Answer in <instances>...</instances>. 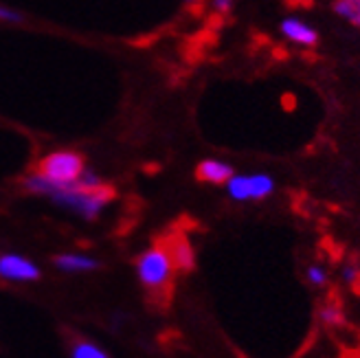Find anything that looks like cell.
Masks as SVG:
<instances>
[{"label":"cell","instance_id":"cell-1","mask_svg":"<svg viewBox=\"0 0 360 358\" xmlns=\"http://www.w3.org/2000/svg\"><path fill=\"white\" fill-rule=\"evenodd\" d=\"M25 187L33 193H42L51 198L56 205L75 211L77 216L86 220H95L99 211L115 198V189L99 185V187H86L79 178L73 183H56L40 176L38 172L25 178Z\"/></svg>","mask_w":360,"mask_h":358},{"label":"cell","instance_id":"cell-2","mask_svg":"<svg viewBox=\"0 0 360 358\" xmlns=\"http://www.w3.org/2000/svg\"><path fill=\"white\" fill-rule=\"evenodd\" d=\"M174 273H176V266L169 255L167 244H154L146 253H141L136 260L139 281L146 286L150 293L160 295L163 290H167L172 286Z\"/></svg>","mask_w":360,"mask_h":358},{"label":"cell","instance_id":"cell-3","mask_svg":"<svg viewBox=\"0 0 360 358\" xmlns=\"http://www.w3.org/2000/svg\"><path fill=\"white\" fill-rule=\"evenodd\" d=\"M84 156L70 150H58L44 156L38 163V174L56 183H73L84 174Z\"/></svg>","mask_w":360,"mask_h":358},{"label":"cell","instance_id":"cell-4","mask_svg":"<svg viewBox=\"0 0 360 358\" xmlns=\"http://www.w3.org/2000/svg\"><path fill=\"white\" fill-rule=\"evenodd\" d=\"M233 200H264L275 191V181L268 174H233L224 183Z\"/></svg>","mask_w":360,"mask_h":358},{"label":"cell","instance_id":"cell-5","mask_svg":"<svg viewBox=\"0 0 360 358\" xmlns=\"http://www.w3.org/2000/svg\"><path fill=\"white\" fill-rule=\"evenodd\" d=\"M40 275V268L22 255H0V277L7 281H35Z\"/></svg>","mask_w":360,"mask_h":358},{"label":"cell","instance_id":"cell-6","mask_svg":"<svg viewBox=\"0 0 360 358\" xmlns=\"http://www.w3.org/2000/svg\"><path fill=\"white\" fill-rule=\"evenodd\" d=\"M236 174L233 167L224 160L218 158H205L200 165L195 167V178L202 183H213V185H224L229 178Z\"/></svg>","mask_w":360,"mask_h":358},{"label":"cell","instance_id":"cell-7","mask_svg":"<svg viewBox=\"0 0 360 358\" xmlns=\"http://www.w3.org/2000/svg\"><path fill=\"white\" fill-rule=\"evenodd\" d=\"M281 33L288 40L301 46H314L319 42V33L310 25H305L299 18H285L281 23Z\"/></svg>","mask_w":360,"mask_h":358},{"label":"cell","instance_id":"cell-8","mask_svg":"<svg viewBox=\"0 0 360 358\" xmlns=\"http://www.w3.org/2000/svg\"><path fill=\"white\" fill-rule=\"evenodd\" d=\"M167 248H169V255H172V260H174L176 271H180V273H189V271H193V266H195V255H193V248H191V244H189L187 238L176 236Z\"/></svg>","mask_w":360,"mask_h":358},{"label":"cell","instance_id":"cell-9","mask_svg":"<svg viewBox=\"0 0 360 358\" xmlns=\"http://www.w3.org/2000/svg\"><path fill=\"white\" fill-rule=\"evenodd\" d=\"M56 266L64 273H88L99 268V262L86 255H77V253H64L56 257Z\"/></svg>","mask_w":360,"mask_h":358},{"label":"cell","instance_id":"cell-10","mask_svg":"<svg viewBox=\"0 0 360 358\" xmlns=\"http://www.w3.org/2000/svg\"><path fill=\"white\" fill-rule=\"evenodd\" d=\"M332 9L336 15H340L343 20L360 29V0H336Z\"/></svg>","mask_w":360,"mask_h":358},{"label":"cell","instance_id":"cell-11","mask_svg":"<svg viewBox=\"0 0 360 358\" xmlns=\"http://www.w3.org/2000/svg\"><path fill=\"white\" fill-rule=\"evenodd\" d=\"M319 317L328 328H338V326L345 324V312H343V308L338 306V303H328V306H323Z\"/></svg>","mask_w":360,"mask_h":358},{"label":"cell","instance_id":"cell-12","mask_svg":"<svg viewBox=\"0 0 360 358\" xmlns=\"http://www.w3.org/2000/svg\"><path fill=\"white\" fill-rule=\"evenodd\" d=\"M70 356L73 358H105V350H101L95 343H88V341H79L77 345L70 347Z\"/></svg>","mask_w":360,"mask_h":358},{"label":"cell","instance_id":"cell-13","mask_svg":"<svg viewBox=\"0 0 360 358\" xmlns=\"http://www.w3.org/2000/svg\"><path fill=\"white\" fill-rule=\"evenodd\" d=\"M305 277H308V281L312 286H326L328 283V273H326V268H321V266H310L308 271H305Z\"/></svg>","mask_w":360,"mask_h":358},{"label":"cell","instance_id":"cell-14","mask_svg":"<svg viewBox=\"0 0 360 358\" xmlns=\"http://www.w3.org/2000/svg\"><path fill=\"white\" fill-rule=\"evenodd\" d=\"M0 20H5V23H22V15L13 11V9H7L0 5Z\"/></svg>","mask_w":360,"mask_h":358},{"label":"cell","instance_id":"cell-15","mask_svg":"<svg viewBox=\"0 0 360 358\" xmlns=\"http://www.w3.org/2000/svg\"><path fill=\"white\" fill-rule=\"evenodd\" d=\"M211 5L215 11H220V13H229L233 9V0H211Z\"/></svg>","mask_w":360,"mask_h":358},{"label":"cell","instance_id":"cell-16","mask_svg":"<svg viewBox=\"0 0 360 358\" xmlns=\"http://www.w3.org/2000/svg\"><path fill=\"white\" fill-rule=\"evenodd\" d=\"M358 273H360V271H358V266H356V264H347V266L343 268V277H345L349 283H354V279L358 277Z\"/></svg>","mask_w":360,"mask_h":358},{"label":"cell","instance_id":"cell-17","mask_svg":"<svg viewBox=\"0 0 360 358\" xmlns=\"http://www.w3.org/2000/svg\"><path fill=\"white\" fill-rule=\"evenodd\" d=\"M283 103L288 106L285 110H295V103H297V99H295L292 95H285V97H283Z\"/></svg>","mask_w":360,"mask_h":358},{"label":"cell","instance_id":"cell-18","mask_svg":"<svg viewBox=\"0 0 360 358\" xmlns=\"http://www.w3.org/2000/svg\"><path fill=\"white\" fill-rule=\"evenodd\" d=\"M352 286H354V290H356V295H360V273H358V277L354 279V283H352Z\"/></svg>","mask_w":360,"mask_h":358},{"label":"cell","instance_id":"cell-19","mask_svg":"<svg viewBox=\"0 0 360 358\" xmlns=\"http://www.w3.org/2000/svg\"><path fill=\"white\" fill-rule=\"evenodd\" d=\"M185 3H187V5H193V3H195V0H185Z\"/></svg>","mask_w":360,"mask_h":358}]
</instances>
